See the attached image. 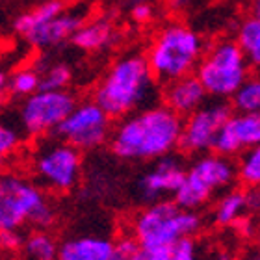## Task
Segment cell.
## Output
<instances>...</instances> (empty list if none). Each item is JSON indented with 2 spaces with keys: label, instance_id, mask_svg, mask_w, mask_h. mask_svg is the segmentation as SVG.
<instances>
[{
  "label": "cell",
  "instance_id": "obj_1",
  "mask_svg": "<svg viewBox=\"0 0 260 260\" xmlns=\"http://www.w3.org/2000/svg\"><path fill=\"white\" fill-rule=\"evenodd\" d=\"M184 121L166 104L138 110L117 123L110 145L123 160H158L180 145Z\"/></svg>",
  "mask_w": 260,
  "mask_h": 260
},
{
  "label": "cell",
  "instance_id": "obj_2",
  "mask_svg": "<svg viewBox=\"0 0 260 260\" xmlns=\"http://www.w3.org/2000/svg\"><path fill=\"white\" fill-rule=\"evenodd\" d=\"M158 84L160 82L152 73L147 56L132 52L112 63L95 87L93 99L112 119H123L162 101V89Z\"/></svg>",
  "mask_w": 260,
  "mask_h": 260
},
{
  "label": "cell",
  "instance_id": "obj_3",
  "mask_svg": "<svg viewBox=\"0 0 260 260\" xmlns=\"http://www.w3.org/2000/svg\"><path fill=\"white\" fill-rule=\"evenodd\" d=\"M205 43L195 30L186 24L171 22L152 38L147 60L160 84L191 75L205 54Z\"/></svg>",
  "mask_w": 260,
  "mask_h": 260
},
{
  "label": "cell",
  "instance_id": "obj_4",
  "mask_svg": "<svg viewBox=\"0 0 260 260\" xmlns=\"http://www.w3.org/2000/svg\"><path fill=\"white\" fill-rule=\"evenodd\" d=\"M56 219L50 199L32 180L6 173L0 179V231H21L24 225L49 229Z\"/></svg>",
  "mask_w": 260,
  "mask_h": 260
},
{
  "label": "cell",
  "instance_id": "obj_5",
  "mask_svg": "<svg viewBox=\"0 0 260 260\" xmlns=\"http://www.w3.org/2000/svg\"><path fill=\"white\" fill-rule=\"evenodd\" d=\"M130 227L141 247L156 249L180 238H191L203 227V217L197 210L180 208L175 199H164L143 206Z\"/></svg>",
  "mask_w": 260,
  "mask_h": 260
},
{
  "label": "cell",
  "instance_id": "obj_6",
  "mask_svg": "<svg viewBox=\"0 0 260 260\" xmlns=\"http://www.w3.org/2000/svg\"><path fill=\"white\" fill-rule=\"evenodd\" d=\"M251 65L236 39H217L205 50L195 75L210 99H233L247 80Z\"/></svg>",
  "mask_w": 260,
  "mask_h": 260
},
{
  "label": "cell",
  "instance_id": "obj_7",
  "mask_svg": "<svg viewBox=\"0 0 260 260\" xmlns=\"http://www.w3.org/2000/svg\"><path fill=\"white\" fill-rule=\"evenodd\" d=\"M32 168L45 190L67 193L80 182L82 151L56 136V140H45L36 149Z\"/></svg>",
  "mask_w": 260,
  "mask_h": 260
},
{
  "label": "cell",
  "instance_id": "obj_8",
  "mask_svg": "<svg viewBox=\"0 0 260 260\" xmlns=\"http://www.w3.org/2000/svg\"><path fill=\"white\" fill-rule=\"evenodd\" d=\"M76 106V99L67 89H38L19 104V125L32 138L52 134Z\"/></svg>",
  "mask_w": 260,
  "mask_h": 260
},
{
  "label": "cell",
  "instance_id": "obj_9",
  "mask_svg": "<svg viewBox=\"0 0 260 260\" xmlns=\"http://www.w3.org/2000/svg\"><path fill=\"white\" fill-rule=\"evenodd\" d=\"M54 134L80 151H93L112 136V117L95 99L82 101L76 103Z\"/></svg>",
  "mask_w": 260,
  "mask_h": 260
},
{
  "label": "cell",
  "instance_id": "obj_10",
  "mask_svg": "<svg viewBox=\"0 0 260 260\" xmlns=\"http://www.w3.org/2000/svg\"><path fill=\"white\" fill-rule=\"evenodd\" d=\"M233 104H229L225 99L206 101L184 119L179 149L188 154H205L214 151L217 136L233 115Z\"/></svg>",
  "mask_w": 260,
  "mask_h": 260
},
{
  "label": "cell",
  "instance_id": "obj_11",
  "mask_svg": "<svg viewBox=\"0 0 260 260\" xmlns=\"http://www.w3.org/2000/svg\"><path fill=\"white\" fill-rule=\"evenodd\" d=\"M188 171L184 169L179 156L166 154V156L154 160L151 168L141 175L136 184L138 201L143 205H152L158 201H164L177 193L180 184L184 182Z\"/></svg>",
  "mask_w": 260,
  "mask_h": 260
},
{
  "label": "cell",
  "instance_id": "obj_12",
  "mask_svg": "<svg viewBox=\"0 0 260 260\" xmlns=\"http://www.w3.org/2000/svg\"><path fill=\"white\" fill-rule=\"evenodd\" d=\"M253 145H260V114L236 112L223 125L214 151L225 156H234Z\"/></svg>",
  "mask_w": 260,
  "mask_h": 260
},
{
  "label": "cell",
  "instance_id": "obj_13",
  "mask_svg": "<svg viewBox=\"0 0 260 260\" xmlns=\"http://www.w3.org/2000/svg\"><path fill=\"white\" fill-rule=\"evenodd\" d=\"M188 171L214 193L231 190L238 180V164L234 162L233 156H225L216 151L199 154Z\"/></svg>",
  "mask_w": 260,
  "mask_h": 260
},
{
  "label": "cell",
  "instance_id": "obj_14",
  "mask_svg": "<svg viewBox=\"0 0 260 260\" xmlns=\"http://www.w3.org/2000/svg\"><path fill=\"white\" fill-rule=\"evenodd\" d=\"M206 97L208 93L195 73L162 84V104H166L180 117L193 114L195 110L206 103Z\"/></svg>",
  "mask_w": 260,
  "mask_h": 260
},
{
  "label": "cell",
  "instance_id": "obj_15",
  "mask_svg": "<svg viewBox=\"0 0 260 260\" xmlns=\"http://www.w3.org/2000/svg\"><path fill=\"white\" fill-rule=\"evenodd\" d=\"M84 24V11L69 10L61 11L60 15L49 21L45 26H41L38 32H34L26 41L36 49H49V47H58L67 39H73L76 30Z\"/></svg>",
  "mask_w": 260,
  "mask_h": 260
},
{
  "label": "cell",
  "instance_id": "obj_16",
  "mask_svg": "<svg viewBox=\"0 0 260 260\" xmlns=\"http://www.w3.org/2000/svg\"><path fill=\"white\" fill-rule=\"evenodd\" d=\"M115 242L103 236H78L60 244L58 260H110Z\"/></svg>",
  "mask_w": 260,
  "mask_h": 260
},
{
  "label": "cell",
  "instance_id": "obj_17",
  "mask_svg": "<svg viewBox=\"0 0 260 260\" xmlns=\"http://www.w3.org/2000/svg\"><path fill=\"white\" fill-rule=\"evenodd\" d=\"M63 11V4L60 0H45L38 4L32 10L24 11L13 21V30H15L21 38H30L34 32H38L39 28L45 26L49 21L58 17Z\"/></svg>",
  "mask_w": 260,
  "mask_h": 260
},
{
  "label": "cell",
  "instance_id": "obj_18",
  "mask_svg": "<svg viewBox=\"0 0 260 260\" xmlns=\"http://www.w3.org/2000/svg\"><path fill=\"white\" fill-rule=\"evenodd\" d=\"M114 26L112 22L106 19H95V21L84 22L76 34L73 36V45H76L78 49L87 50V52H95L104 47H108L114 41Z\"/></svg>",
  "mask_w": 260,
  "mask_h": 260
},
{
  "label": "cell",
  "instance_id": "obj_19",
  "mask_svg": "<svg viewBox=\"0 0 260 260\" xmlns=\"http://www.w3.org/2000/svg\"><path fill=\"white\" fill-rule=\"evenodd\" d=\"M245 212H249L245 190L231 188V190L223 191V195L217 199L216 206H214V221L219 227H231L234 223L242 221V216Z\"/></svg>",
  "mask_w": 260,
  "mask_h": 260
},
{
  "label": "cell",
  "instance_id": "obj_20",
  "mask_svg": "<svg viewBox=\"0 0 260 260\" xmlns=\"http://www.w3.org/2000/svg\"><path fill=\"white\" fill-rule=\"evenodd\" d=\"M60 244L47 233V229H34L24 238L22 244V256L24 260H58Z\"/></svg>",
  "mask_w": 260,
  "mask_h": 260
},
{
  "label": "cell",
  "instance_id": "obj_21",
  "mask_svg": "<svg viewBox=\"0 0 260 260\" xmlns=\"http://www.w3.org/2000/svg\"><path fill=\"white\" fill-rule=\"evenodd\" d=\"M132 260H199L197 249L191 238H180L169 245H162L156 249L141 247Z\"/></svg>",
  "mask_w": 260,
  "mask_h": 260
},
{
  "label": "cell",
  "instance_id": "obj_22",
  "mask_svg": "<svg viewBox=\"0 0 260 260\" xmlns=\"http://www.w3.org/2000/svg\"><path fill=\"white\" fill-rule=\"evenodd\" d=\"M212 195H214V191H212L210 188H206L195 175H191L190 171H188L184 182L180 184L177 193L173 195V199L180 208H186V210H199V208H203V206L212 199Z\"/></svg>",
  "mask_w": 260,
  "mask_h": 260
},
{
  "label": "cell",
  "instance_id": "obj_23",
  "mask_svg": "<svg viewBox=\"0 0 260 260\" xmlns=\"http://www.w3.org/2000/svg\"><path fill=\"white\" fill-rule=\"evenodd\" d=\"M236 41L244 50L251 67L260 71V19L251 15L240 22L236 30Z\"/></svg>",
  "mask_w": 260,
  "mask_h": 260
},
{
  "label": "cell",
  "instance_id": "obj_24",
  "mask_svg": "<svg viewBox=\"0 0 260 260\" xmlns=\"http://www.w3.org/2000/svg\"><path fill=\"white\" fill-rule=\"evenodd\" d=\"M233 108L242 114H260V71L249 75L247 80L233 95Z\"/></svg>",
  "mask_w": 260,
  "mask_h": 260
},
{
  "label": "cell",
  "instance_id": "obj_25",
  "mask_svg": "<svg viewBox=\"0 0 260 260\" xmlns=\"http://www.w3.org/2000/svg\"><path fill=\"white\" fill-rule=\"evenodd\" d=\"M6 87H8L11 97L26 99L38 89H41V73H39V69H32V67L17 69L6 80Z\"/></svg>",
  "mask_w": 260,
  "mask_h": 260
},
{
  "label": "cell",
  "instance_id": "obj_26",
  "mask_svg": "<svg viewBox=\"0 0 260 260\" xmlns=\"http://www.w3.org/2000/svg\"><path fill=\"white\" fill-rule=\"evenodd\" d=\"M238 180L245 188H260V145H253L238 154Z\"/></svg>",
  "mask_w": 260,
  "mask_h": 260
},
{
  "label": "cell",
  "instance_id": "obj_27",
  "mask_svg": "<svg viewBox=\"0 0 260 260\" xmlns=\"http://www.w3.org/2000/svg\"><path fill=\"white\" fill-rule=\"evenodd\" d=\"M41 73V87L43 89H67V86L71 84V69L69 65L56 61L50 63L47 67H39Z\"/></svg>",
  "mask_w": 260,
  "mask_h": 260
},
{
  "label": "cell",
  "instance_id": "obj_28",
  "mask_svg": "<svg viewBox=\"0 0 260 260\" xmlns=\"http://www.w3.org/2000/svg\"><path fill=\"white\" fill-rule=\"evenodd\" d=\"M21 132L11 125H2L0 126V154L2 156H10L19 149L21 145Z\"/></svg>",
  "mask_w": 260,
  "mask_h": 260
},
{
  "label": "cell",
  "instance_id": "obj_29",
  "mask_svg": "<svg viewBox=\"0 0 260 260\" xmlns=\"http://www.w3.org/2000/svg\"><path fill=\"white\" fill-rule=\"evenodd\" d=\"M0 242H2V249L8 251V253H13V251H21L22 244H24V238L21 236L19 231H0Z\"/></svg>",
  "mask_w": 260,
  "mask_h": 260
},
{
  "label": "cell",
  "instance_id": "obj_30",
  "mask_svg": "<svg viewBox=\"0 0 260 260\" xmlns=\"http://www.w3.org/2000/svg\"><path fill=\"white\" fill-rule=\"evenodd\" d=\"M132 19L136 22H149L152 19V6L145 0H138L132 6Z\"/></svg>",
  "mask_w": 260,
  "mask_h": 260
},
{
  "label": "cell",
  "instance_id": "obj_31",
  "mask_svg": "<svg viewBox=\"0 0 260 260\" xmlns=\"http://www.w3.org/2000/svg\"><path fill=\"white\" fill-rule=\"evenodd\" d=\"M245 195H247V208H249V212H253V214L260 212V188H247Z\"/></svg>",
  "mask_w": 260,
  "mask_h": 260
},
{
  "label": "cell",
  "instance_id": "obj_32",
  "mask_svg": "<svg viewBox=\"0 0 260 260\" xmlns=\"http://www.w3.org/2000/svg\"><path fill=\"white\" fill-rule=\"evenodd\" d=\"M251 15L260 19V0H255V2H253V6H251Z\"/></svg>",
  "mask_w": 260,
  "mask_h": 260
},
{
  "label": "cell",
  "instance_id": "obj_33",
  "mask_svg": "<svg viewBox=\"0 0 260 260\" xmlns=\"http://www.w3.org/2000/svg\"><path fill=\"white\" fill-rule=\"evenodd\" d=\"M110 260H130V258H126V256L119 255V253H115V251H114V256H112Z\"/></svg>",
  "mask_w": 260,
  "mask_h": 260
}]
</instances>
